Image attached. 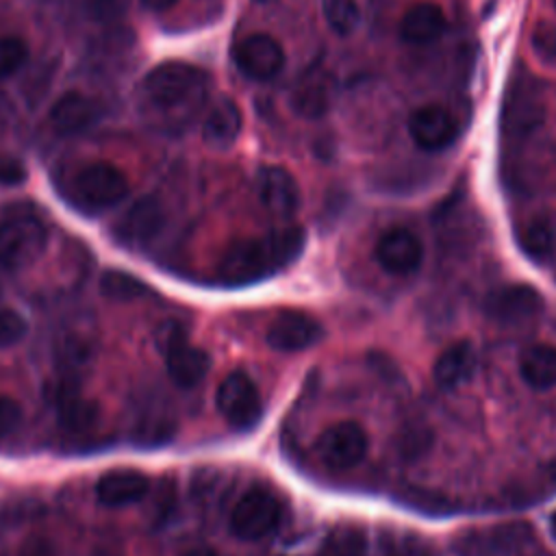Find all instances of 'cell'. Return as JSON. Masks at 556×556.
I'll return each instance as SVG.
<instances>
[{
    "mask_svg": "<svg viewBox=\"0 0 556 556\" xmlns=\"http://www.w3.org/2000/svg\"><path fill=\"white\" fill-rule=\"evenodd\" d=\"M50 404L54 408L56 421L70 434H87L96 428L100 419L98 402L85 397L74 380H61L52 387Z\"/></svg>",
    "mask_w": 556,
    "mask_h": 556,
    "instance_id": "13",
    "label": "cell"
},
{
    "mask_svg": "<svg viewBox=\"0 0 556 556\" xmlns=\"http://www.w3.org/2000/svg\"><path fill=\"white\" fill-rule=\"evenodd\" d=\"M256 191L263 206L278 217H291L298 211L300 187L293 174L280 165H267L258 169Z\"/></svg>",
    "mask_w": 556,
    "mask_h": 556,
    "instance_id": "18",
    "label": "cell"
},
{
    "mask_svg": "<svg viewBox=\"0 0 556 556\" xmlns=\"http://www.w3.org/2000/svg\"><path fill=\"white\" fill-rule=\"evenodd\" d=\"M315 556H367V534L354 526L334 528L324 536Z\"/></svg>",
    "mask_w": 556,
    "mask_h": 556,
    "instance_id": "28",
    "label": "cell"
},
{
    "mask_svg": "<svg viewBox=\"0 0 556 556\" xmlns=\"http://www.w3.org/2000/svg\"><path fill=\"white\" fill-rule=\"evenodd\" d=\"M176 432V421L165 408H148V415L135 419L132 439L137 445H163Z\"/></svg>",
    "mask_w": 556,
    "mask_h": 556,
    "instance_id": "27",
    "label": "cell"
},
{
    "mask_svg": "<svg viewBox=\"0 0 556 556\" xmlns=\"http://www.w3.org/2000/svg\"><path fill=\"white\" fill-rule=\"evenodd\" d=\"M282 517L280 500L265 486L245 491L230 513V532L243 541L269 536Z\"/></svg>",
    "mask_w": 556,
    "mask_h": 556,
    "instance_id": "7",
    "label": "cell"
},
{
    "mask_svg": "<svg viewBox=\"0 0 556 556\" xmlns=\"http://www.w3.org/2000/svg\"><path fill=\"white\" fill-rule=\"evenodd\" d=\"M447 26L445 13L434 2H417L413 4L402 22H400V37L413 46H426L437 41Z\"/></svg>",
    "mask_w": 556,
    "mask_h": 556,
    "instance_id": "23",
    "label": "cell"
},
{
    "mask_svg": "<svg viewBox=\"0 0 556 556\" xmlns=\"http://www.w3.org/2000/svg\"><path fill=\"white\" fill-rule=\"evenodd\" d=\"M332 98V78L324 67H308L293 85L289 102L291 109L306 119L321 117Z\"/></svg>",
    "mask_w": 556,
    "mask_h": 556,
    "instance_id": "20",
    "label": "cell"
},
{
    "mask_svg": "<svg viewBox=\"0 0 556 556\" xmlns=\"http://www.w3.org/2000/svg\"><path fill=\"white\" fill-rule=\"evenodd\" d=\"M552 2H554V7H556V0H552Z\"/></svg>",
    "mask_w": 556,
    "mask_h": 556,
    "instance_id": "43",
    "label": "cell"
},
{
    "mask_svg": "<svg viewBox=\"0 0 556 556\" xmlns=\"http://www.w3.org/2000/svg\"><path fill=\"white\" fill-rule=\"evenodd\" d=\"M100 293L115 302H130V300L146 298L150 293V289L143 280H139L137 276H132L128 271L106 269L100 276Z\"/></svg>",
    "mask_w": 556,
    "mask_h": 556,
    "instance_id": "29",
    "label": "cell"
},
{
    "mask_svg": "<svg viewBox=\"0 0 556 556\" xmlns=\"http://www.w3.org/2000/svg\"><path fill=\"white\" fill-rule=\"evenodd\" d=\"M452 547L456 556H549L526 521L469 528L454 536Z\"/></svg>",
    "mask_w": 556,
    "mask_h": 556,
    "instance_id": "3",
    "label": "cell"
},
{
    "mask_svg": "<svg viewBox=\"0 0 556 556\" xmlns=\"http://www.w3.org/2000/svg\"><path fill=\"white\" fill-rule=\"evenodd\" d=\"M143 7H148L150 11H165L169 7L176 4V0H141Z\"/></svg>",
    "mask_w": 556,
    "mask_h": 556,
    "instance_id": "39",
    "label": "cell"
},
{
    "mask_svg": "<svg viewBox=\"0 0 556 556\" xmlns=\"http://www.w3.org/2000/svg\"><path fill=\"white\" fill-rule=\"evenodd\" d=\"M408 135L421 150L439 152L454 143L458 135V122L445 106L428 104L410 115Z\"/></svg>",
    "mask_w": 556,
    "mask_h": 556,
    "instance_id": "15",
    "label": "cell"
},
{
    "mask_svg": "<svg viewBox=\"0 0 556 556\" xmlns=\"http://www.w3.org/2000/svg\"><path fill=\"white\" fill-rule=\"evenodd\" d=\"M517 239L532 261H547L556 252V222L547 215H536L519 226Z\"/></svg>",
    "mask_w": 556,
    "mask_h": 556,
    "instance_id": "26",
    "label": "cell"
},
{
    "mask_svg": "<svg viewBox=\"0 0 556 556\" xmlns=\"http://www.w3.org/2000/svg\"><path fill=\"white\" fill-rule=\"evenodd\" d=\"M243 128V115L235 100L219 98L204 117L202 139L213 150H228L235 146Z\"/></svg>",
    "mask_w": 556,
    "mask_h": 556,
    "instance_id": "21",
    "label": "cell"
},
{
    "mask_svg": "<svg viewBox=\"0 0 556 556\" xmlns=\"http://www.w3.org/2000/svg\"><path fill=\"white\" fill-rule=\"evenodd\" d=\"M22 424V406L7 395H0V439L13 434Z\"/></svg>",
    "mask_w": 556,
    "mask_h": 556,
    "instance_id": "35",
    "label": "cell"
},
{
    "mask_svg": "<svg viewBox=\"0 0 556 556\" xmlns=\"http://www.w3.org/2000/svg\"><path fill=\"white\" fill-rule=\"evenodd\" d=\"M321 11L328 28L341 37L354 33L361 22V9L356 0H321Z\"/></svg>",
    "mask_w": 556,
    "mask_h": 556,
    "instance_id": "30",
    "label": "cell"
},
{
    "mask_svg": "<svg viewBox=\"0 0 556 556\" xmlns=\"http://www.w3.org/2000/svg\"><path fill=\"white\" fill-rule=\"evenodd\" d=\"M489 319L504 328H523L543 313V298L530 285H508L489 293L484 302Z\"/></svg>",
    "mask_w": 556,
    "mask_h": 556,
    "instance_id": "10",
    "label": "cell"
},
{
    "mask_svg": "<svg viewBox=\"0 0 556 556\" xmlns=\"http://www.w3.org/2000/svg\"><path fill=\"white\" fill-rule=\"evenodd\" d=\"M384 556H432V554L419 539L410 534H402V536H393L384 545Z\"/></svg>",
    "mask_w": 556,
    "mask_h": 556,
    "instance_id": "33",
    "label": "cell"
},
{
    "mask_svg": "<svg viewBox=\"0 0 556 556\" xmlns=\"http://www.w3.org/2000/svg\"><path fill=\"white\" fill-rule=\"evenodd\" d=\"M148 489L150 480L146 473L137 469H113L98 480L96 495L104 506H128L143 500Z\"/></svg>",
    "mask_w": 556,
    "mask_h": 556,
    "instance_id": "22",
    "label": "cell"
},
{
    "mask_svg": "<svg viewBox=\"0 0 556 556\" xmlns=\"http://www.w3.org/2000/svg\"><path fill=\"white\" fill-rule=\"evenodd\" d=\"M26 180V167L17 156L0 154V185L15 187Z\"/></svg>",
    "mask_w": 556,
    "mask_h": 556,
    "instance_id": "36",
    "label": "cell"
},
{
    "mask_svg": "<svg viewBox=\"0 0 556 556\" xmlns=\"http://www.w3.org/2000/svg\"><path fill=\"white\" fill-rule=\"evenodd\" d=\"M128 180L111 163L96 161L76 172L70 182V200L87 213H98L119 204L128 195Z\"/></svg>",
    "mask_w": 556,
    "mask_h": 556,
    "instance_id": "4",
    "label": "cell"
},
{
    "mask_svg": "<svg viewBox=\"0 0 556 556\" xmlns=\"http://www.w3.org/2000/svg\"><path fill=\"white\" fill-rule=\"evenodd\" d=\"M28 332L26 319L13 308H0V348L17 345Z\"/></svg>",
    "mask_w": 556,
    "mask_h": 556,
    "instance_id": "32",
    "label": "cell"
},
{
    "mask_svg": "<svg viewBox=\"0 0 556 556\" xmlns=\"http://www.w3.org/2000/svg\"><path fill=\"white\" fill-rule=\"evenodd\" d=\"M476 369V350L469 341H456L445 348L432 367V378L441 389H456L465 384Z\"/></svg>",
    "mask_w": 556,
    "mask_h": 556,
    "instance_id": "24",
    "label": "cell"
},
{
    "mask_svg": "<svg viewBox=\"0 0 556 556\" xmlns=\"http://www.w3.org/2000/svg\"><path fill=\"white\" fill-rule=\"evenodd\" d=\"M374 256H376V263L384 271L406 276V274H413L421 265L424 245H421V239L413 230L391 228L378 239Z\"/></svg>",
    "mask_w": 556,
    "mask_h": 556,
    "instance_id": "14",
    "label": "cell"
},
{
    "mask_svg": "<svg viewBox=\"0 0 556 556\" xmlns=\"http://www.w3.org/2000/svg\"><path fill=\"white\" fill-rule=\"evenodd\" d=\"M17 556H56V549L46 536H28L20 545Z\"/></svg>",
    "mask_w": 556,
    "mask_h": 556,
    "instance_id": "38",
    "label": "cell"
},
{
    "mask_svg": "<svg viewBox=\"0 0 556 556\" xmlns=\"http://www.w3.org/2000/svg\"><path fill=\"white\" fill-rule=\"evenodd\" d=\"M532 46L543 61L556 63V28L554 26L549 24L536 26L532 33Z\"/></svg>",
    "mask_w": 556,
    "mask_h": 556,
    "instance_id": "34",
    "label": "cell"
},
{
    "mask_svg": "<svg viewBox=\"0 0 556 556\" xmlns=\"http://www.w3.org/2000/svg\"><path fill=\"white\" fill-rule=\"evenodd\" d=\"M28 59V46L20 37H0V78L17 74Z\"/></svg>",
    "mask_w": 556,
    "mask_h": 556,
    "instance_id": "31",
    "label": "cell"
},
{
    "mask_svg": "<svg viewBox=\"0 0 556 556\" xmlns=\"http://www.w3.org/2000/svg\"><path fill=\"white\" fill-rule=\"evenodd\" d=\"M126 0H89V11L96 20L109 22L124 13Z\"/></svg>",
    "mask_w": 556,
    "mask_h": 556,
    "instance_id": "37",
    "label": "cell"
},
{
    "mask_svg": "<svg viewBox=\"0 0 556 556\" xmlns=\"http://www.w3.org/2000/svg\"><path fill=\"white\" fill-rule=\"evenodd\" d=\"M182 556H219V554L215 549H211V547H191Z\"/></svg>",
    "mask_w": 556,
    "mask_h": 556,
    "instance_id": "40",
    "label": "cell"
},
{
    "mask_svg": "<svg viewBox=\"0 0 556 556\" xmlns=\"http://www.w3.org/2000/svg\"><path fill=\"white\" fill-rule=\"evenodd\" d=\"M304 241L306 235L300 226H287L263 237L237 239L219 256L217 280L228 287L258 282L295 261Z\"/></svg>",
    "mask_w": 556,
    "mask_h": 556,
    "instance_id": "1",
    "label": "cell"
},
{
    "mask_svg": "<svg viewBox=\"0 0 556 556\" xmlns=\"http://www.w3.org/2000/svg\"><path fill=\"white\" fill-rule=\"evenodd\" d=\"M549 530H552V536H554V541H556V513H554V517H552V521H549Z\"/></svg>",
    "mask_w": 556,
    "mask_h": 556,
    "instance_id": "41",
    "label": "cell"
},
{
    "mask_svg": "<svg viewBox=\"0 0 556 556\" xmlns=\"http://www.w3.org/2000/svg\"><path fill=\"white\" fill-rule=\"evenodd\" d=\"M321 337V324L302 311H285L267 328V343L278 352L306 350L315 345Z\"/></svg>",
    "mask_w": 556,
    "mask_h": 556,
    "instance_id": "16",
    "label": "cell"
},
{
    "mask_svg": "<svg viewBox=\"0 0 556 556\" xmlns=\"http://www.w3.org/2000/svg\"><path fill=\"white\" fill-rule=\"evenodd\" d=\"M545 117V91L543 85L523 67L515 72L508 83L502 109V126L513 139L532 135Z\"/></svg>",
    "mask_w": 556,
    "mask_h": 556,
    "instance_id": "5",
    "label": "cell"
},
{
    "mask_svg": "<svg viewBox=\"0 0 556 556\" xmlns=\"http://www.w3.org/2000/svg\"><path fill=\"white\" fill-rule=\"evenodd\" d=\"M239 72L252 80H271L285 67V50L278 39L265 33L241 39L232 52Z\"/></svg>",
    "mask_w": 556,
    "mask_h": 556,
    "instance_id": "12",
    "label": "cell"
},
{
    "mask_svg": "<svg viewBox=\"0 0 556 556\" xmlns=\"http://www.w3.org/2000/svg\"><path fill=\"white\" fill-rule=\"evenodd\" d=\"M519 374L532 389L545 391L556 387V348L536 343L523 350L519 358Z\"/></svg>",
    "mask_w": 556,
    "mask_h": 556,
    "instance_id": "25",
    "label": "cell"
},
{
    "mask_svg": "<svg viewBox=\"0 0 556 556\" xmlns=\"http://www.w3.org/2000/svg\"><path fill=\"white\" fill-rule=\"evenodd\" d=\"M102 106L83 91L63 93L50 109V124L59 135H78L98 124Z\"/></svg>",
    "mask_w": 556,
    "mask_h": 556,
    "instance_id": "19",
    "label": "cell"
},
{
    "mask_svg": "<svg viewBox=\"0 0 556 556\" xmlns=\"http://www.w3.org/2000/svg\"><path fill=\"white\" fill-rule=\"evenodd\" d=\"M206 74L182 61H167L152 67L141 85V104L161 119L182 122L193 117L206 100Z\"/></svg>",
    "mask_w": 556,
    "mask_h": 556,
    "instance_id": "2",
    "label": "cell"
},
{
    "mask_svg": "<svg viewBox=\"0 0 556 556\" xmlns=\"http://www.w3.org/2000/svg\"><path fill=\"white\" fill-rule=\"evenodd\" d=\"M163 222H165L163 206L152 195H146V198L137 200L122 215V219L115 224L113 232H115L119 243L130 245V248H139V245H146L148 241H152L159 235V230L163 228Z\"/></svg>",
    "mask_w": 556,
    "mask_h": 556,
    "instance_id": "17",
    "label": "cell"
},
{
    "mask_svg": "<svg viewBox=\"0 0 556 556\" xmlns=\"http://www.w3.org/2000/svg\"><path fill=\"white\" fill-rule=\"evenodd\" d=\"M215 406L235 430L254 428L263 415L261 393L252 378L243 371H232L219 382Z\"/></svg>",
    "mask_w": 556,
    "mask_h": 556,
    "instance_id": "8",
    "label": "cell"
},
{
    "mask_svg": "<svg viewBox=\"0 0 556 556\" xmlns=\"http://www.w3.org/2000/svg\"><path fill=\"white\" fill-rule=\"evenodd\" d=\"M48 243L41 219L28 213H15L0 224V267L22 269L35 263Z\"/></svg>",
    "mask_w": 556,
    "mask_h": 556,
    "instance_id": "6",
    "label": "cell"
},
{
    "mask_svg": "<svg viewBox=\"0 0 556 556\" xmlns=\"http://www.w3.org/2000/svg\"><path fill=\"white\" fill-rule=\"evenodd\" d=\"M315 450L324 460V465H328L330 469L343 471V469L356 467L365 458L369 450V439L361 424L341 421L326 428L319 434Z\"/></svg>",
    "mask_w": 556,
    "mask_h": 556,
    "instance_id": "11",
    "label": "cell"
},
{
    "mask_svg": "<svg viewBox=\"0 0 556 556\" xmlns=\"http://www.w3.org/2000/svg\"><path fill=\"white\" fill-rule=\"evenodd\" d=\"M256 2H269V0H256Z\"/></svg>",
    "mask_w": 556,
    "mask_h": 556,
    "instance_id": "42",
    "label": "cell"
},
{
    "mask_svg": "<svg viewBox=\"0 0 556 556\" xmlns=\"http://www.w3.org/2000/svg\"><path fill=\"white\" fill-rule=\"evenodd\" d=\"M161 350L169 378L178 387H195L202 382L211 367V358L202 348L189 343L185 330L178 324H169L161 334Z\"/></svg>",
    "mask_w": 556,
    "mask_h": 556,
    "instance_id": "9",
    "label": "cell"
}]
</instances>
